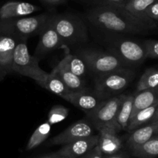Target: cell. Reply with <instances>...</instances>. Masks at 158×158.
Segmentation results:
<instances>
[{"mask_svg":"<svg viewBox=\"0 0 158 158\" xmlns=\"http://www.w3.org/2000/svg\"><path fill=\"white\" fill-rule=\"evenodd\" d=\"M85 16L94 26L114 33H145L157 28L136 18L123 6L92 7L87 10Z\"/></svg>","mask_w":158,"mask_h":158,"instance_id":"1","label":"cell"},{"mask_svg":"<svg viewBox=\"0 0 158 158\" xmlns=\"http://www.w3.org/2000/svg\"><path fill=\"white\" fill-rule=\"evenodd\" d=\"M49 21L67 46L84 43L87 40L86 25L77 15L67 13L50 15Z\"/></svg>","mask_w":158,"mask_h":158,"instance_id":"2","label":"cell"},{"mask_svg":"<svg viewBox=\"0 0 158 158\" xmlns=\"http://www.w3.org/2000/svg\"><path fill=\"white\" fill-rule=\"evenodd\" d=\"M39 61L40 59L29 54L26 40H18L14 51L12 72L30 77L42 87L49 73L40 68Z\"/></svg>","mask_w":158,"mask_h":158,"instance_id":"3","label":"cell"},{"mask_svg":"<svg viewBox=\"0 0 158 158\" xmlns=\"http://www.w3.org/2000/svg\"><path fill=\"white\" fill-rule=\"evenodd\" d=\"M47 13L27 15L0 23V34L12 36L17 40H27L29 37L40 34L49 20Z\"/></svg>","mask_w":158,"mask_h":158,"instance_id":"4","label":"cell"},{"mask_svg":"<svg viewBox=\"0 0 158 158\" xmlns=\"http://www.w3.org/2000/svg\"><path fill=\"white\" fill-rule=\"evenodd\" d=\"M105 42L108 51L118 57L127 66L139 65L148 58L143 43L114 36L108 37Z\"/></svg>","mask_w":158,"mask_h":158,"instance_id":"5","label":"cell"},{"mask_svg":"<svg viewBox=\"0 0 158 158\" xmlns=\"http://www.w3.org/2000/svg\"><path fill=\"white\" fill-rule=\"evenodd\" d=\"M135 77V73L130 68H123L97 76L95 91L106 99L112 94H118L129 86Z\"/></svg>","mask_w":158,"mask_h":158,"instance_id":"6","label":"cell"},{"mask_svg":"<svg viewBox=\"0 0 158 158\" xmlns=\"http://www.w3.org/2000/svg\"><path fill=\"white\" fill-rule=\"evenodd\" d=\"M78 56L85 62L89 71L97 74V76L117 70L127 68L128 67L118 57L110 52L84 50Z\"/></svg>","mask_w":158,"mask_h":158,"instance_id":"7","label":"cell"},{"mask_svg":"<svg viewBox=\"0 0 158 158\" xmlns=\"http://www.w3.org/2000/svg\"><path fill=\"white\" fill-rule=\"evenodd\" d=\"M126 94H117L104 99L96 109L86 114L87 119L94 125L95 129L102 126H110L119 131L116 123L117 112Z\"/></svg>","mask_w":158,"mask_h":158,"instance_id":"8","label":"cell"},{"mask_svg":"<svg viewBox=\"0 0 158 158\" xmlns=\"http://www.w3.org/2000/svg\"><path fill=\"white\" fill-rule=\"evenodd\" d=\"M95 128L88 119H81L74 122L64 131L51 139L49 145H66L77 139L94 134Z\"/></svg>","mask_w":158,"mask_h":158,"instance_id":"9","label":"cell"},{"mask_svg":"<svg viewBox=\"0 0 158 158\" xmlns=\"http://www.w3.org/2000/svg\"><path fill=\"white\" fill-rule=\"evenodd\" d=\"M39 35L40 40L35 50V57L40 60L46 54L52 52L58 48H61L62 45L65 44L49 20Z\"/></svg>","mask_w":158,"mask_h":158,"instance_id":"10","label":"cell"},{"mask_svg":"<svg viewBox=\"0 0 158 158\" xmlns=\"http://www.w3.org/2000/svg\"><path fill=\"white\" fill-rule=\"evenodd\" d=\"M38 6L20 1H9L0 6V23L27 16L40 10Z\"/></svg>","mask_w":158,"mask_h":158,"instance_id":"11","label":"cell"},{"mask_svg":"<svg viewBox=\"0 0 158 158\" xmlns=\"http://www.w3.org/2000/svg\"><path fill=\"white\" fill-rule=\"evenodd\" d=\"M99 135L94 134L66 144L56 153L65 158H80L98 144Z\"/></svg>","mask_w":158,"mask_h":158,"instance_id":"12","label":"cell"},{"mask_svg":"<svg viewBox=\"0 0 158 158\" xmlns=\"http://www.w3.org/2000/svg\"><path fill=\"white\" fill-rule=\"evenodd\" d=\"M63 99L84 111L86 114L96 109L104 100L96 91L91 92L88 91L87 89L80 91H70Z\"/></svg>","mask_w":158,"mask_h":158,"instance_id":"13","label":"cell"},{"mask_svg":"<svg viewBox=\"0 0 158 158\" xmlns=\"http://www.w3.org/2000/svg\"><path fill=\"white\" fill-rule=\"evenodd\" d=\"M18 40L12 36L0 34V77L12 72V61Z\"/></svg>","mask_w":158,"mask_h":158,"instance_id":"14","label":"cell"},{"mask_svg":"<svg viewBox=\"0 0 158 158\" xmlns=\"http://www.w3.org/2000/svg\"><path fill=\"white\" fill-rule=\"evenodd\" d=\"M97 131L99 135L97 146L102 154H115L122 148V141L117 135V131L115 129L110 126H102Z\"/></svg>","mask_w":158,"mask_h":158,"instance_id":"15","label":"cell"},{"mask_svg":"<svg viewBox=\"0 0 158 158\" xmlns=\"http://www.w3.org/2000/svg\"><path fill=\"white\" fill-rule=\"evenodd\" d=\"M157 136H158V121L149 122L133 131L127 141V146L129 150H131Z\"/></svg>","mask_w":158,"mask_h":158,"instance_id":"16","label":"cell"},{"mask_svg":"<svg viewBox=\"0 0 158 158\" xmlns=\"http://www.w3.org/2000/svg\"><path fill=\"white\" fill-rule=\"evenodd\" d=\"M52 71L60 77L65 85L72 91H80L86 90V88L82 77L76 75L71 72L65 65L64 61L62 59L58 64L52 69Z\"/></svg>","mask_w":158,"mask_h":158,"instance_id":"17","label":"cell"},{"mask_svg":"<svg viewBox=\"0 0 158 158\" xmlns=\"http://www.w3.org/2000/svg\"><path fill=\"white\" fill-rule=\"evenodd\" d=\"M155 103H158V85L154 88L137 91V94L134 95L131 119L134 117L137 112Z\"/></svg>","mask_w":158,"mask_h":158,"instance_id":"18","label":"cell"},{"mask_svg":"<svg viewBox=\"0 0 158 158\" xmlns=\"http://www.w3.org/2000/svg\"><path fill=\"white\" fill-rule=\"evenodd\" d=\"M158 0H129L124 6H123L125 10L127 11L134 16L142 21L148 23L153 26H157V24L155 22H153L147 18L145 15V12L149 6L154 4Z\"/></svg>","mask_w":158,"mask_h":158,"instance_id":"19","label":"cell"},{"mask_svg":"<svg viewBox=\"0 0 158 158\" xmlns=\"http://www.w3.org/2000/svg\"><path fill=\"white\" fill-rule=\"evenodd\" d=\"M61 48L64 51V57L63 60L66 68L71 72L80 77L86 75L89 69L85 62L79 56L71 54L67 45H62Z\"/></svg>","mask_w":158,"mask_h":158,"instance_id":"20","label":"cell"},{"mask_svg":"<svg viewBox=\"0 0 158 158\" xmlns=\"http://www.w3.org/2000/svg\"><path fill=\"white\" fill-rule=\"evenodd\" d=\"M157 108L158 103H155L137 112L134 115V117L130 119L127 129L133 132L134 130L141 127L142 125H144L151 122Z\"/></svg>","mask_w":158,"mask_h":158,"instance_id":"21","label":"cell"},{"mask_svg":"<svg viewBox=\"0 0 158 158\" xmlns=\"http://www.w3.org/2000/svg\"><path fill=\"white\" fill-rule=\"evenodd\" d=\"M134 99V95L133 94L125 95L124 99H123L120 104L118 112H117V119H116V123L120 130L127 129L128 123H129L131 113H132Z\"/></svg>","mask_w":158,"mask_h":158,"instance_id":"22","label":"cell"},{"mask_svg":"<svg viewBox=\"0 0 158 158\" xmlns=\"http://www.w3.org/2000/svg\"><path fill=\"white\" fill-rule=\"evenodd\" d=\"M42 87L61 98H63L66 94L72 91L53 71L48 74L47 77Z\"/></svg>","mask_w":158,"mask_h":158,"instance_id":"23","label":"cell"},{"mask_svg":"<svg viewBox=\"0 0 158 158\" xmlns=\"http://www.w3.org/2000/svg\"><path fill=\"white\" fill-rule=\"evenodd\" d=\"M132 155L138 158L158 157V136L149 139L142 145L131 149Z\"/></svg>","mask_w":158,"mask_h":158,"instance_id":"24","label":"cell"},{"mask_svg":"<svg viewBox=\"0 0 158 158\" xmlns=\"http://www.w3.org/2000/svg\"><path fill=\"white\" fill-rule=\"evenodd\" d=\"M51 125L48 122L39 125L29 138L26 145V150H32L43 143L50 134Z\"/></svg>","mask_w":158,"mask_h":158,"instance_id":"25","label":"cell"},{"mask_svg":"<svg viewBox=\"0 0 158 158\" xmlns=\"http://www.w3.org/2000/svg\"><path fill=\"white\" fill-rule=\"evenodd\" d=\"M158 85V68H148L144 71L137 85V91L154 88Z\"/></svg>","mask_w":158,"mask_h":158,"instance_id":"26","label":"cell"},{"mask_svg":"<svg viewBox=\"0 0 158 158\" xmlns=\"http://www.w3.org/2000/svg\"><path fill=\"white\" fill-rule=\"evenodd\" d=\"M68 114H69V108L62 105H55L49 110L47 122L51 125L56 124L66 119Z\"/></svg>","mask_w":158,"mask_h":158,"instance_id":"27","label":"cell"},{"mask_svg":"<svg viewBox=\"0 0 158 158\" xmlns=\"http://www.w3.org/2000/svg\"><path fill=\"white\" fill-rule=\"evenodd\" d=\"M79 2L97 6H123L129 0H77Z\"/></svg>","mask_w":158,"mask_h":158,"instance_id":"28","label":"cell"},{"mask_svg":"<svg viewBox=\"0 0 158 158\" xmlns=\"http://www.w3.org/2000/svg\"><path fill=\"white\" fill-rule=\"evenodd\" d=\"M148 58H158V40H148L143 42Z\"/></svg>","mask_w":158,"mask_h":158,"instance_id":"29","label":"cell"},{"mask_svg":"<svg viewBox=\"0 0 158 158\" xmlns=\"http://www.w3.org/2000/svg\"><path fill=\"white\" fill-rule=\"evenodd\" d=\"M145 15L150 20L157 23L158 21V1L148 8L145 12Z\"/></svg>","mask_w":158,"mask_h":158,"instance_id":"30","label":"cell"},{"mask_svg":"<svg viewBox=\"0 0 158 158\" xmlns=\"http://www.w3.org/2000/svg\"><path fill=\"white\" fill-rule=\"evenodd\" d=\"M80 158H103V156L98 146H96L93 150Z\"/></svg>","mask_w":158,"mask_h":158,"instance_id":"31","label":"cell"},{"mask_svg":"<svg viewBox=\"0 0 158 158\" xmlns=\"http://www.w3.org/2000/svg\"><path fill=\"white\" fill-rule=\"evenodd\" d=\"M40 1L49 5V6H57L66 4V3H67L68 0H40Z\"/></svg>","mask_w":158,"mask_h":158,"instance_id":"32","label":"cell"},{"mask_svg":"<svg viewBox=\"0 0 158 158\" xmlns=\"http://www.w3.org/2000/svg\"><path fill=\"white\" fill-rule=\"evenodd\" d=\"M103 158H127V156L121 154H112V155H106V156Z\"/></svg>","mask_w":158,"mask_h":158,"instance_id":"33","label":"cell"},{"mask_svg":"<svg viewBox=\"0 0 158 158\" xmlns=\"http://www.w3.org/2000/svg\"><path fill=\"white\" fill-rule=\"evenodd\" d=\"M40 158H65V157L60 156V155L57 154L56 153H52V154L46 155V156H43V157H40Z\"/></svg>","mask_w":158,"mask_h":158,"instance_id":"34","label":"cell"},{"mask_svg":"<svg viewBox=\"0 0 158 158\" xmlns=\"http://www.w3.org/2000/svg\"><path fill=\"white\" fill-rule=\"evenodd\" d=\"M156 121H158V108H157V111H156L155 114H154V117H153V119H151V122H156Z\"/></svg>","mask_w":158,"mask_h":158,"instance_id":"35","label":"cell"}]
</instances>
